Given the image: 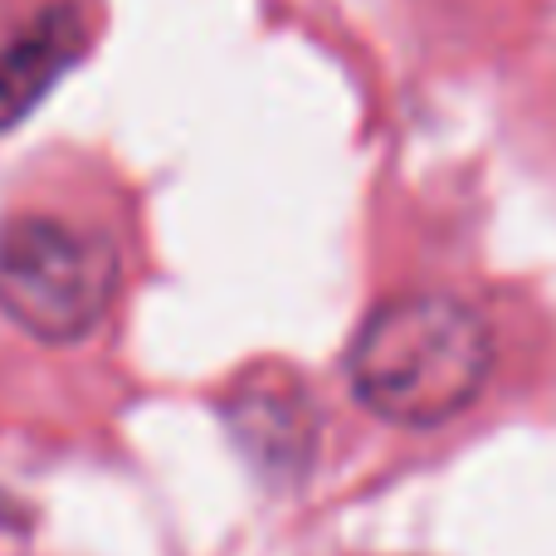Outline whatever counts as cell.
<instances>
[{"instance_id": "cell-1", "label": "cell", "mask_w": 556, "mask_h": 556, "mask_svg": "<svg viewBox=\"0 0 556 556\" xmlns=\"http://www.w3.org/2000/svg\"><path fill=\"white\" fill-rule=\"evenodd\" d=\"M493 371V332L450 293H415L376 307L346 356V381L371 415L410 430L454 420Z\"/></svg>"}, {"instance_id": "cell-2", "label": "cell", "mask_w": 556, "mask_h": 556, "mask_svg": "<svg viewBox=\"0 0 556 556\" xmlns=\"http://www.w3.org/2000/svg\"><path fill=\"white\" fill-rule=\"evenodd\" d=\"M117 288V254L103 235L25 215L0 230V313L35 342H84Z\"/></svg>"}, {"instance_id": "cell-3", "label": "cell", "mask_w": 556, "mask_h": 556, "mask_svg": "<svg viewBox=\"0 0 556 556\" xmlns=\"http://www.w3.org/2000/svg\"><path fill=\"white\" fill-rule=\"evenodd\" d=\"M84 35L88 29L78 5H49L25 35L0 49V132L15 127L64 78V68L84 49Z\"/></svg>"}, {"instance_id": "cell-4", "label": "cell", "mask_w": 556, "mask_h": 556, "mask_svg": "<svg viewBox=\"0 0 556 556\" xmlns=\"http://www.w3.org/2000/svg\"><path fill=\"white\" fill-rule=\"evenodd\" d=\"M235 434L264 469H288L307 454V410L293 391L260 386L235 401Z\"/></svg>"}]
</instances>
